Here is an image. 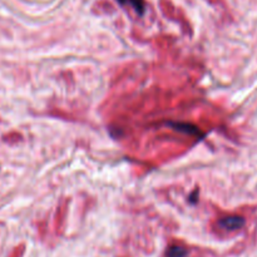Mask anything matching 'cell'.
Wrapping results in <instances>:
<instances>
[{
    "label": "cell",
    "mask_w": 257,
    "mask_h": 257,
    "mask_svg": "<svg viewBox=\"0 0 257 257\" xmlns=\"http://www.w3.org/2000/svg\"><path fill=\"white\" fill-rule=\"evenodd\" d=\"M127 2L137 10V13H140V14L145 13V2L143 0H127Z\"/></svg>",
    "instance_id": "obj_4"
},
{
    "label": "cell",
    "mask_w": 257,
    "mask_h": 257,
    "mask_svg": "<svg viewBox=\"0 0 257 257\" xmlns=\"http://www.w3.org/2000/svg\"><path fill=\"white\" fill-rule=\"evenodd\" d=\"M187 256V250L181 246H172L168 248L167 257H186Z\"/></svg>",
    "instance_id": "obj_3"
},
{
    "label": "cell",
    "mask_w": 257,
    "mask_h": 257,
    "mask_svg": "<svg viewBox=\"0 0 257 257\" xmlns=\"http://www.w3.org/2000/svg\"><path fill=\"white\" fill-rule=\"evenodd\" d=\"M168 125L173 128V130L178 131V132L186 133L190 136H198L200 135V130L196 125L188 124V123H178V122H170Z\"/></svg>",
    "instance_id": "obj_2"
},
{
    "label": "cell",
    "mask_w": 257,
    "mask_h": 257,
    "mask_svg": "<svg viewBox=\"0 0 257 257\" xmlns=\"http://www.w3.org/2000/svg\"><path fill=\"white\" fill-rule=\"evenodd\" d=\"M218 225L227 231H236L245 226V218L240 217V216H228V217L218 221Z\"/></svg>",
    "instance_id": "obj_1"
}]
</instances>
